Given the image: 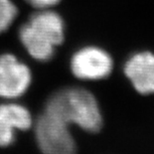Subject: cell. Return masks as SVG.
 I'll return each mask as SVG.
<instances>
[{"instance_id":"obj_1","label":"cell","mask_w":154,"mask_h":154,"mask_svg":"<svg viewBox=\"0 0 154 154\" xmlns=\"http://www.w3.org/2000/svg\"><path fill=\"white\" fill-rule=\"evenodd\" d=\"M45 112L76 125L88 132H97L103 126V114L97 99L83 88H66L49 97Z\"/></svg>"},{"instance_id":"obj_7","label":"cell","mask_w":154,"mask_h":154,"mask_svg":"<svg viewBox=\"0 0 154 154\" xmlns=\"http://www.w3.org/2000/svg\"><path fill=\"white\" fill-rule=\"evenodd\" d=\"M0 119L15 130H28L33 124L27 107L12 101L0 104Z\"/></svg>"},{"instance_id":"obj_2","label":"cell","mask_w":154,"mask_h":154,"mask_svg":"<svg viewBox=\"0 0 154 154\" xmlns=\"http://www.w3.org/2000/svg\"><path fill=\"white\" fill-rule=\"evenodd\" d=\"M65 22L51 9L36 10L23 24L18 37L26 52L36 61L47 62L54 57L56 48L65 40Z\"/></svg>"},{"instance_id":"obj_8","label":"cell","mask_w":154,"mask_h":154,"mask_svg":"<svg viewBox=\"0 0 154 154\" xmlns=\"http://www.w3.org/2000/svg\"><path fill=\"white\" fill-rule=\"evenodd\" d=\"M18 15V8L12 0H0V34L10 28Z\"/></svg>"},{"instance_id":"obj_4","label":"cell","mask_w":154,"mask_h":154,"mask_svg":"<svg viewBox=\"0 0 154 154\" xmlns=\"http://www.w3.org/2000/svg\"><path fill=\"white\" fill-rule=\"evenodd\" d=\"M72 74L82 81H100L109 77L114 70V60L103 48L85 46L73 54L70 61Z\"/></svg>"},{"instance_id":"obj_10","label":"cell","mask_w":154,"mask_h":154,"mask_svg":"<svg viewBox=\"0 0 154 154\" xmlns=\"http://www.w3.org/2000/svg\"><path fill=\"white\" fill-rule=\"evenodd\" d=\"M25 1L36 10H41V9L53 8L60 3L61 0H25Z\"/></svg>"},{"instance_id":"obj_5","label":"cell","mask_w":154,"mask_h":154,"mask_svg":"<svg viewBox=\"0 0 154 154\" xmlns=\"http://www.w3.org/2000/svg\"><path fill=\"white\" fill-rule=\"evenodd\" d=\"M121 72L136 94L154 96V51L140 49L131 52L124 58Z\"/></svg>"},{"instance_id":"obj_3","label":"cell","mask_w":154,"mask_h":154,"mask_svg":"<svg viewBox=\"0 0 154 154\" xmlns=\"http://www.w3.org/2000/svg\"><path fill=\"white\" fill-rule=\"evenodd\" d=\"M67 122L44 112L35 124V137L43 154H77V143Z\"/></svg>"},{"instance_id":"obj_9","label":"cell","mask_w":154,"mask_h":154,"mask_svg":"<svg viewBox=\"0 0 154 154\" xmlns=\"http://www.w3.org/2000/svg\"><path fill=\"white\" fill-rule=\"evenodd\" d=\"M16 130L0 119V147H7L14 142Z\"/></svg>"},{"instance_id":"obj_6","label":"cell","mask_w":154,"mask_h":154,"mask_svg":"<svg viewBox=\"0 0 154 154\" xmlns=\"http://www.w3.org/2000/svg\"><path fill=\"white\" fill-rule=\"evenodd\" d=\"M32 83L31 70L15 55H0V97L15 100L22 97Z\"/></svg>"}]
</instances>
